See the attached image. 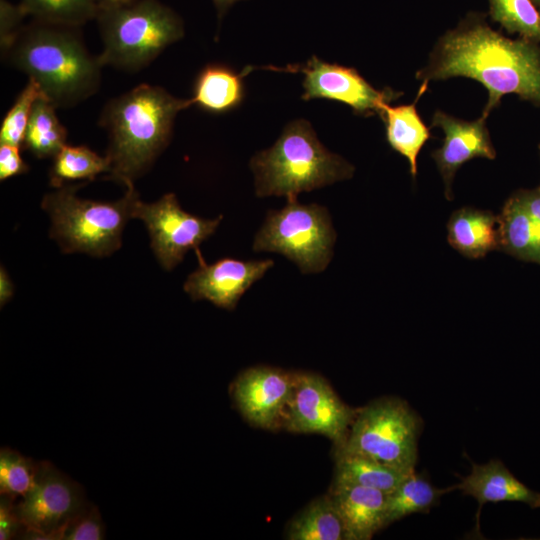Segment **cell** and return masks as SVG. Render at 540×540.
<instances>
[{"label":"cell","instance_id":"1","mask_svg":"<svg viewBox=\"0 0 540 540\" xmlns=\"http://www.w3.org/2000/svg\"><path fill=\"white\" fill-rule=\"evenodd\" d=\"M463 76L488 90L483 115L507 94L540 104V48L525 38L510 39L479 20H467L439 39L417 78L424 82Z\"/></svg>","mask_w":540,"mask_h":540},{"label":"cell","instance_id":"2","mask_svg":"<svg viewBox=\"0 0 540 540\" xmlns=\"http://www.w3.org/2000/svg\"><path fill=\"white\" fill-rule=\"evenodd\" d=\"M190 106V99L147 83L109 100L99 118L108 135L109 178L134 186L170 143L177 114Z\"/></svg>","mask_w":540,"mask_h":540},{"label":"cell","instance_id":"3","mask_svg":"<svg viewBox=\"0 0 540 540\" xmlns=\"http://www.w3.org/2000/svg\"><path fill=\"white\" fill-rule=\"evenodd\" d=\"M78 28L33 20L2 58L34 80L56 109L80 104L101 85L103 65L89 52Z\"/></svg>","mask_w":540,"mask_h":540},{"label":"cell","instance_id":"4","mask_svg":"<svg viewBox=\"0 0 540 540\" xmlns=\"http://www.w3.org/2000/svg\"><path fill=\"white\" fill-rule=\"evenodd\" d=\"M250 167L258 197L287 199L349 179L354 172L350 163L323 146L304 119L287 124L273 146L252 157Z\"/></svg>","mask_w":540,"mask_h":540},{"label":"cell","instance_id":"5","mask_svg":"<svg viewBox=\"0 0 540 540\" xmlns=\"http://www.w3.org/2000/svg\"><path fill=\"white\" fill-rule=\"evenodd\" d=\"M101 64L135 73L184 36L181 17L159 0H127L98 6Z\"/></svg>","mask_w":540,"mask_h":540},{"label":"cell","instance_id":"6","mask_svg":"<svg viewBox=\"0 0 540 540\" xmlns=\"http://www.w3.org/2000/svg\"><path fill=\"white\" fill-rule=\"evenodd\" d=\"M82 185L65 184L43 197L41 207L51 219L50 237L63 253L109 256L121 247L139 194L129 186L117 201L82 199L76 195Z\"/></svg>","mask_w":540,"mask_h":540},{"label":"cell","instance_id":"7","mask_svg":"<svg viewBox=\"0 0 540 540\" xmlns=\"http://www.w3.org/2000/svg\"><path fill=\"white\" fill-rule=\"evenodd\" d=\"M422 424L407 402L383 397L358 408L345 440L335 448L411 472L417 463Z\"/></svg>","mask_w":540,"mask_h":540},{"label":"cell","instance_id":"8","mask_svg":"<svg viewBox=\"0 0 540 540\" xmlns=\"http://www.w3.org/2000/svg\"><path fill=\"white\" fill-rule=\"evenodd\" d=\"M335 241L328 210L318 204H300L294 198L282 209L268 212L255 235L253 250L279 253L302 273H319L330 263Z\"/></svg>","mask_w":540,"mask_h":540},{"label":"cell","instance_id":"9","mask_svg":"<svg viewBox=\"0 0 540 540\" xmlns=\"http://www.w3.org/2000/svg\"><path fill=\"white\" fill-rule=\"evenodd\" d=\"M88 502L84 487L49 461H39L33 484L16 502L21 539L60 540L67 523Z\"/></svg>","mask_w":540,"mask_h":540},{"label":"cell","instance_id":"10","mask_svg":"<svg viewBox=\"0 0 540 540\" xmlns=\"http://www.w3.org/2000/svg\"><path fill=\"white\" fill-rule=\"evenodd\" d=\"M132 216L145 224L154 255L167 271L182 262L190 249L200 252V244L216 231L222 220V216L205 219L186 212L174 193L152 203L138 199Z\"/></svg>","mask_w":540,"mask_h":540},{"label":"cell","instance_id":"11","mask_svg":"<svg viewBox=\"0 0 540 540\" xmlns=\"http://www.w3.org/2000/svg\"><path fill=\"white\" fill-rule=\"evenodd\" d=\"M357 411L346 405L322 376L296 372L281 427L295 433L321 434L338 446L345 440Z\"/></svg>","mask_w":540,"mask_h":540},{"label":"cell","instance_id":"12","mask_svg":"<svg viewBox=\"0 0 540 540\" xmlns=\"http://www.w3.org/2000/svg\"><path fill=\"white\" fill-rule=\"evenodd\" d=\"M266 69L302 73L303 100L327 99L350 106L356 113H380L394 92L380 91L368 83L354 68L322 61L316 56L305 64Z\"/></svg>","mask_w":540,"mask_h":540},{"label":"cell","instance_id":"13","mask_svg":"<svg viewBox=\"0 0 540 540\" xmlns=\"http://www.w3.org/2000/svg\"><path fill=\"white\" fill-rule=\"evenodd\" d=\"M293 386V373L258 366L240 373L231 385L233 401L241 415L263 429L281 427Z\"/></svg>","mask_w":540,"mask_h":540},{"label":"cell","instance_id":"14","mask_svg":"<svg viewBox=\"0 0 540 540\" xmlns=\"http://www.w3.org/2000/svg\"><path fill=\"white\" fill-rule=\"evenodd\" d=\"M199 267L186 279L183 288L192 300H207L217 307L233 310L242 295L273 267L272 259L243 261L220 259L212 264L197 253Z\"/></svg>","mask_w":540,"mask_h":540},{"label":"cell","instance_id":"15","mask_svg":"<svg viewBox=\"0 0 540 540\" xmlns=\"http://www.w3.org/2000/svg\"><path fill=\"white\" fill-rule=\"evenodd\" d=\"M486 116L475 121L454 118L440 110L433 115L432 127L444 132L442 146L432 153L445 183V195L452 199L451 184L458 168L476 157L494 159L496 151L486 127Z\"/></svg>","mask_w":540,"mask_h":540},{"label":"cell","instance_id":"16","mask_svg":"<svg viewBox=\"0 0 540 540\" xmlns=\"http://www.w3.org/2000/svg\"><path fill=\"white\" fill-rule=\"evenodd\" d=\"M328 494L343 521L346 540H369L387 526V493L333 481Z\"/></svg>","mask_w":540,"mask_h":540},{"label":"cell","instance_id":"17","mask_svg":"<svg viewBox=\"0 0 540 540\" xmlns=\"http://www.w3.org/2000/svg\"><path fill=\"white\" fill-rule=\"evenodd\" d=\"M456 485L463 495L476 499L477 519L482 506L488 502H521L531 509L540 508V492L527 487L498 459L485 464L472 463L470 474Z\"/></svg>","mask_w":540,"mask_h":540},{"label":"cell","instance_id":"18","mask_svg":"<svg viewBox=\"0 0 540 540\" xmlns=\"http://www.w3.org/2000/svg\"><path fill=\"white\" fill-rule=\"evenodd\" d=\"M448 242L462 255L480 258L500 249L498 216L489 211L461 208L448 222Z\"/></svg>","mask_w":540,"mask_h":540},{"label":"cell","instance_id":"19","mask_svg":"<svg viewBox=\"0 0 540 540\" xmlns=\"http://www.w3.org/2000/svg\"><path fill=\"white\" fill-rule=\"evenodd\" d=\"M244 76L223 64L206 65L195 79L191 105L216 114L237 108L245 95Z\"/></svg>","mask_w":540,"mask_h":540},{"label":"cell","instance_id":"20","mask_svg":"<svg viewBox=\"0 0 540 540\" xmlns=\"http://www.w3.org/2000/svg\"><path fill=\"white\" fill-rule=\"evenodd\" d=\"M426 86L427 82H424L412 104L390 106L386 103L379 113L386 126V138L389 145L408 160L410 172L414 178L417 175L418 154L430 137L429 129L416 109L417 100L425 91Z\"/></svg>","mask_w":540,"mask_h":540},{"label":"cell","instance_id":"21","mask_svg":"<svg viewBox=\"0 0 540 540\" xmlns=\"http://www.w3.org/2000/svg\"><path fill=\"white\" fill-rule=\"evenodd\" d=\"M500 248L528 262L540 264V221L512 195L498 216Z\"/></svg>","mask_w":540,"mask_h":540},{"label":"cell","instance_id":"22","mask_svg":"<svg viewBox=\"0 0 540 540\" xmlns=\"http://www.w3.org/2000/svg\"><path fill=\"white\" fill-rule=\"evenodd\" d=\"M334 482L377 489L387 494L411 473L368 457L335 451Z\"/></svg>","mask_w":540,"mask_h":540},{"label":"cell","instance_id":"23","mask_svg":"<svg viewBox=\"0 0 540 540\" xmlns=\"http://www.w3.org/2000/svg\"><path fill=\"white\" fill-rule=\"evenodd\" d=\"M289 540H346L343 521L329 494L316 498L288 524Z\"/></svg>","mask_w":540,"mask_h":540},{"label":"cell","instance_id":"24","mask_svg":"<svg viewBox=\"0 0 540 540\" xmlns=\"http://www.w3.org/2000/svg\"><path fill=\"white\" fill-rule=\"evenodd\" d=\"M457 485L447 488L433 486L422 474L409 473L405 479L387 495L386 525L414 513H428L440 498Z\"/></svg>","mask_w":540,"mask_h":540},{"label":"cell","instance_id":"25","mask_svg":"<svg viewBox=\"0 0 540 540\" xmlns=\"http://www.w3.org/2000/svg\"><path fill=\"white\" fill-rule=\"evenodd\" d=\"M46 98L35 103L25 133L23 148L36 158H53L67 144V130Z\"/></svg>","mask_w":540,"mask_h":540},{"label":"cell","instance_id":"26","mask_svg":"<svg viewBox=\"0 0 540 540\" xmlns=\"http://www.w3.org/2000/svg\"><path fill=\"white\" fill-rule=\"evenodd\" d=\"M110 162L84 145L66 144L54 157L49 172L54 188L72 181H91L101 173H109Z\"/></svg>","mask_w":540,"mask_h":540},{"label":"cell","instance_id":"27","mask_svg":"<svg viewBox=\"0 0 540 540\" xmlns=\"http://www.w3.org/2000/svg\"><path fill=\"white\" fill-rule=\"evenodd\" d=\"M20 4L34 20L76 27L95 20L98 10L94 0H21Z\"/></svg>","mask_w":540,"mask_h":540},{"label":"cell","instance_id":"28","mask_svg":"<svg viewBox=\"0 0 540 540\" xmlns=\"http://www.w3.org/2000/svg\"><path fill=\"white\" fill-rule=\"evenodd\" d=\"M490 14L510 33L540 42V12L531 0H489Z\"/></svg>","mask_w":540,"mask_h":540},{"label":"cell","instance_id":"29","mask_svg":"<svg viewBox=\"0 0 540 540\" xmlns=\"http://www.w3.org/2000/svg\"><path fill=\"white\" fill-rule=\"evenodd\" d=\"M39 461L9 447L0 450V495L15 500L31 488Z\"/></svg>","mask_w":540,"mask_h":540},{"label":"cell","instance_id":"30","mask_svg":"<svg viewBox=\"0 0 540 540\" xmlns=\"http://www.w3.org/2000/svg\"><path fill=\"white\" fill-rule=\"evenodd\" d=\"M40 97H44L38 84L28 79L5 114L0 126V144L23 148L24 138L32 109Z\"/></svg>","mask_w":540,"mask_h":540},{"label":"cell","instance_id":"31","mask_svg":"<svg viewBox=\"0 0 540 540\" xmlns=\"http://www.w3.org/2000/svg\"><path fill=\"white\" fill-rule=\"evenodd\" d=\"M105 539V525L100 511L91 502L67 523L60 540H102Z\"/></svg>","mask_w":540,"mask_h":540},{"label":"cell","instance_id":"32","mask_svg":"<svg viewBox=\"0 0 540 540\" xmlns=\"http://www.w3.org/2000/svg\"><path fill=\"white\" fill-rule=\"evenodd\" d=\"M28 16L23 6L8 0H0V51L2 58L15 42L24 27L23 20Z\"/></svg>","mask_w":540,"mask_h":540},{"label":"cell","instance_id":"33","mask_svg":"<svg viewBox=\"0 0 540 540\" xmlns=\"http://www.w3.org/2000/svg\"><path fill=\"white\" fill-rule=\"evenodd\" d=\"M24 527L16 510V500L0 496V539H19Z\"/></svg>","mask_w":540,"mask_h":540},{"label":"cell","instance_id":"34","mask_svg":"<svg viewBox=\"0 0 540 540\" xmlns=\"http://www.w3.org/2000/svg\"><path fill=\"white\" fill-rule=\"evenodd\" d=\"M21 147L0 144V180L4 181L11 177L26 173L29 166L21 157Z\"/></svg>","mask_w":540,"mask_h":540},{"label":"cell","instance_id":"35","mask_svg":"<svg viewBox=\"0 0 540 540\" xmlns=\"http://www.w3.org/2000/svg\"><path fill=\"white\" fill-rule=\"evenodd\" d=\"M14 295V285L5 268L0 270V305L3 307Z\"/></svg>","mask_w":540,"mask_h":540},{"label":"cell","instance_id":"36","mask_svg":"<svg viewBox=\"0 0 540 540\" xmlns=\"http://www.w3.org/2000/svg\"><path fill=\"white\" fill-rule=\"evenodd\" d=\"M238 1L241 0H212L217 10L218 19L221 20L227 10Z\"/></svg>","mask_w":540,"mask_h":540},{"label":"cell","instance_id":"37","mask_svg":"<svg viewBox=\"0 0 540 540\" xmlns=\"http://www.w3.org/2000/svg\"><path fill=\"white\" fill-rule=\"evenodd\" d=\"M121 1H127V0H94L97 6H102V5L121 2Z\"/></svg>","mask_w":540,"mask_h":540},{"label":"cell","instance_id":"38","mask_svg":"<svg viewBox=\"0 0 540 540\" xmlns=\"http://www.w3.org/2000/svg\"><path fill=\"white\" fill-rule=\"evenodd\" d=\"M533 4L539 9L540 8V0H531Z\"/></svg>","mask_w":540,"mask_h":540},{"label":"cell","instance_id":"39","mask_svg":"<svg viewBox=\"0 0 540 540\" xmlns=\"http://www.w3.org/2000/svg\"><path fill=\"white\" fill-rule=\"evenodd\" d=\"M539 12H540V8H539Z\"/></svg>","mask_w":540,"mask_h":540}]
</instances>
